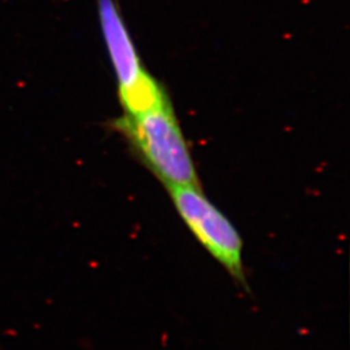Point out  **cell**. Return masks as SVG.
Wrapping results in <instances>:
<instances>
[{
	"instance_id": "6da1fadb",
	"label": "cell",
	"mask_w": 350,
	"mask_h": 350,
	"mask_svg": "<svg viewBox=\"0 0 350 350\" xmlns=\"http://www.w3.org/2000/svg\"><path fill=\"white\" fill-rule=\"evenodd\" d=\"M113 126L125 137L133 154L165 189L202 186L172 103L135 116L125 113Z\"/></svg>"
},
{
	"instance_id": "3957f363",
	"label": "cell",
	"mask_w": 350,
	"mask_h": 350,
	"mask_svg": "<svg viewBox=\"0 0 350 350\" xmlns=\"http://www.w3.org/2000/svg\"><path fill=\"white\" fill-rule=\"evenodd\" d=\"M98 6L124 109L137 113L156 106L165 90L144 70L115 0H98Z\"/></svg>"
},
{
	"instance_id": "7a4b0ae2",
	"label": "cell",
	"mask_w": 350,
	"mask_h": 350,
	"mask_svg": "<svg viewBox=\"0 0 350 350\" xmlns=\"http://www.w3.org/2000/svg\"><path fill=\"white\" fill-rule=\"evenodd\" d=\"M176 211L205 251L228 272L244 289V243L228 217L215 206L202 191V186H178L168 189Z\"/></svg>"
}]
</instances>
